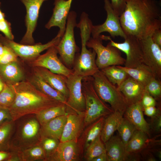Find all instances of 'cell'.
<instances>
[{"label":"cell","mask_w":161,"mask_h":161,"mask_svg":"<svg viewBox=\"0 0 161 161\" xmlns=\"http://www.w3.org/2000/svg\"><path fill=\"white\" fill-rule=\"evenodd\" d=\"M4 84L5 83L0 78V93L3 89Z\"/></svg>","instance_id":"obj_50"},{"label":"cell","mask_w":161,"mask_h":161,"mask_svg":"<svg viewBox=\"0 0 161 161\" xmlns=\"http://www.w3.org/2000/svg\"><path fill=\"white\" fill-rule=\"evenodd\" d=\"M1 2H0V20H2L5 19V15L1 9Z\"/></svg>","instance_id":"obj_49"},{"label":"cell","mask_w":161,"mask_h":161,"mask_svg":"<svg viewBox=\"0 0 161 161\" xmlns=\"http://www.w3.org/2000/svg\"><path fill=\"white\" fill-rule=\"evenodd\" d=\"M151 123H149L151 132L155 134H160L161 132V112L151 117Z\"/></svg>","instance_id":"obj_41"},{"label":"cell","mask_w":161,"mask_h":161,"mask_svg":"<svg viewBox=\"0 0 161 161\" xmlns=\"http://www.w3.org/2000/svg\"><path fill=\"white\" fill-rule=\"evenodd\" d=\"M16 95L11 85L5 83L0 93V108L8 109L15 100Z\"/></svg>","instance_id":"obj_36"},{"label":"cell","mask_w":161,"mask_h":161,"mask_svg":"<svg viewBox=\"0 0 161 161\" xmlns=\"http://www.w3.org/2000/svg\"><path fill=\"white\" fill-rule=\"evenodd\" d=\"M151 38L153 41L161 48V29L155 30L152 34Z\"/></svg>","instance_id":"obj_46"},{"label":"cell","mask_w":161,"mask_h":161,"mask_svg":"<svg viewBox=\"0 0 161 161\" xmlns=\"http://www.w3.org/2000/svg\"><path fill=\"white\" fill-rule=\"evenodd\" d=\"M26 80L42 93L53 99L66 104V98L60 92L53 88L38 74L33 71L32 74Z\"/></svg>","instance_id":"obj_26"},{"label":"cell","mask_w":161,"mask_h":161,"mask_svg":"<svg viewBox=\"0 0 161 161\" xmlns=\"http://www.w3.org/2000/svg\"><path fill=\"white\" fill-rule=\"evenodd\" d=\"M145 89L156 100L160 101L161 97V82L155 78L151 79L145 86Z\"/></svg>","instance_id":"obj_38"},{"label":"cell","mask_w":161,"mask_h":161,"mask_svg":"<svg viewBox=\"0 0 161 161\" xmlns=\"http://www.w3.org/2000/svg\"><path fill=\"white\" fill-rule=\"evenodd\" d=\"M0 78L7 84L13 85L26 79L18 61L7 64H0Z\"/></svg>","instance_id":"obj_24"},{"label":"cell","mask_w":161,"mask_h":161,"mask_svg":"<svg viewBox=\"0 0 161 161\" xmlns=\"http://www.w3.org/2000/svg\"><path fill=\"white\" fill-rule=\"evenodd\" d=\"M83 78L74 72L67 77L66 85L69 91V97L65 105L68 113H79L85 110V99L81 88Z\"/></svg>","instance_id":"obj_11"},{"label":"cell","mask_w":161,"mask_h":161,"mask_svg":"<svg viewBox=\"0 0 161 161\" xmlns=\"http://www.w3.org/2000/svg\"><path fill=\"white\" fill-rule=\"evenodd\" d=\"M55 46L49 47L45 53L40 54L29 63L32 67L44 68L53 73L68 77L73 72V70L66 67L58 58Z\"/></svg>","instance_id":"obj_13"},{"label":"cell","mask_w":161,"mask_h":161,"mask_svg":"<svg viewBox=\"0 0 161 161\" xmlns=\"http://www.w3.org/2000/svg\"><path fill=\"white\" fill-rule=\"evenodd\" d=\"M103 40H109L110 44L124 52L126 58L124 66L134 68L143 63V53L140 40L132 36L126 35L122 43H117L110 37L101 35Z\"/></svg>","instance_id":"obj_10"},{"label":"cell","mask_w":161,"mask_h":161,"mask_svg":"<svg viewBox=\"0 0 161 161\" xmlns=\"http://www.w3.org/2000/svg\"><path fill=\"white\" fill-rule=\"evenodd\" d=\"M126 0H111L112 6L116 13L120 16L124 11Z\"/></svg>","instance_id":"obj_42"},{"label":"cell","mask_w":161,"mask_h":161,"mask_svg":"<svg viewBox=\"0 0 161 161\" xmlns=\"http://www.w3.org/2000/svg\"><path fill=\"white\" fill-rule=\"evenodd\" d=\"M104 8L107 13V17L105 21L102 24L96 25H93L91 30L92 37H99L101 33L107 32L114 38L120 36L124 38L126 35L121 26L119 16L113 10L109 0H104Z\"/></svg>","instance_id":"obj_12"},{"label":"cell","mask_w":161,"mask_h":161,"mask_svg":"<svg viewBox=\"0 0 161 161\" xmlns=\"http://www.w3.org/2000/svg\"><path fill=\"white\" fill-rule=\"evenodd\" d=\"M20 161H45L44 151L38 143L21 151L16 153Z\"/></svg>","instance_id":"obj_32"},{"label":"cell","mask_w":161,"mask_h":161,"mask_svg":"<svg viewBox=\"0 0 161 161\" xmlns=\"http://www.w3.org/2000/svg\"><path fill=\"white\" fill-rule=\"evenodd\" d=\"M33 71L38 74L53 88L62 94L67 99L69 91L66 85L67 77L53 73L47 69L33 67Z\"/></svg>","instance_id":"obj_20"},{"label":"cell","mask_w":161,"mask_h":161,"mask_svg":"<svg viewBox=\"0 0 161 161\" xmlns=\"http://www.w3.org/2000/svg\"><path fill=\"white\" fill-rule=\"evenodd\" d=\"M65 104H60L45 109L35 114L41 126L57 117L68 114Z\"/></svg>","instance_id":"obj_30"},{"label":"cell","mask_w":161,"mask_h":161,"mask_svg":"<svg viewBox=\"0 0 161 161\" xmlns=\"http://www.w3.org/2000/svg\"><path fill=\"white\" fill-rule=\"evenodd\" d=\"M117 87L128 106L140 102L145 91L144 86L129 76Z\"/></svg>","instance_id":"obj_21"},{"label":"cell","mask_w":161,"mask_h":161,"mask_svg":"<svg viewBox=\"0 0 161 161\" xmlns=\"http://www.w3.org/2000/svg\"><path fill=\"white\" fill-rule=\"evenodd\" d=\"M15 127L9 151L17 153L38 144L41 139V125L35 114L24 116L14 121Z\"/></svg>","instance_id":"obj_4"},{"label":"cell","mask_w":161,"mask_h":161,"mask_svg":"<svg viewBox=\"0 0 161 161\" xmlns=\"http://www.w3.org/2000/svg\"><path fill=\"white\" fill-rule=\"evenodd\" d=\"M85 112L68 113L66 122L60 140V142L78 140L84 129Z\"/></svg>","instance_id":"obj_17"},{"label":"cell","mask_w":161,"mask_h":161,"mask_svg":"<svg viewBox=\"0 0 161 161\" xmlns=\"http://www.w3.org/2000/svg\"><path fill=\"white\" fill-rule=\"evenodd\" d=\"M105 117H100L83 130L77 141L81 154L97 137L100 136Z\"/></svg>","instance_id":"obj_23"},{"label":"cell","mask_w":161,"mask_h":161,"mask_svg":"<svg viewBox=\"0 0 161 161\" xmlns=\"http://www.w3.org/2000/svg\"><path fill=\"white\" fill-rule=\"evenodd\" d=\"M140 103L144 108L152 106H156V100L146 91L145 90L142 96Z\"/></svg>","instance_id":"obj_43"},{"label":"cell","mask_w":161,"mask_h":161,"mask_svg":"<svg viewBox=\"0 0 161 161\" xmlns=\"http://www.w3.org/2000/svg\"><path fill=\"white\" fill-rule=\"evenodd\" d=\"M117 66L125 71L129 76L145 86L151 79L156 78L150 68L144 63L132 68L119 65Z\"/></svg>","instance_id":"obj_27"},{"label":"cell","mask_w":161,"mask_h":161,"mask_svg":"<svg viewBox=\"0 0 161 161\" xmlns=\"http://www.w3.org/2000/svg\"><path fill=\"white\" fill-rule=\"evenodd\" d=\"M5 46L4 52L0 56V64H7L18 61V57L13 51L10 48Z\"/></svg>","instance_id":"obj_39"},{"label":"cell","mask_w":161,"mask_h":161,"mask_svg":"<svg viewBox=\"0 0 161 161\" xmlns=\"http://www.w3.org/2000/svg\"><path fill=\"white\" fill-rule=\"evenodd\" d=\"M5 46L0 42V56L2 55L5 50Z\"/></svg>","instance_id":"obj_48"},{"label":"cell","mask_w":161,"mask_h":161,"mask_svg":"<svg viewBox=\"0 0 161 161\" xmlns=\"http://www.w3.org/2000/svg\"><path fill=\"white\" fill-rule=\"evenodd\" d=\"M11 85L16 97L8 109L14 121L24 116L36 114L45 109L63 103L42 93L26 79Z\"/></svg>","instance_id":"obj_2"},{"label":"cell","mask_w":161,"mask_h":161,"mask_svg":"<svg viewBox=\"0 0 161 161\" xmlns=\"http://www.w3.org/2000/svg\"><path fill=\"white\" fill-rule=\"evenodd\" d=\"M126 35L140 40L161 29V9L156 0H126L125 10L119 16Z\"/></svg>","instance_id":"obj_1"},{"label":"cell","mask_w":161,"mask_h":161,"mask_svg":"<svg viewBox=\"0 0 161 161\" xmlns=\"http://www.w3.org/2000/svg\"><path fill=\"white\" fill-rule=\"evenodd\" d=\"M14 127V121L12 120L0 126V151H9L10 143Z\"/></svg>","instance_id":"obj_33"},{"label":"cell","mask_w":161,"mask_h":161,"mask_svg":"<svg viewBox=\"0 0 161 161\" xmlns=\"http://www.w3.org/2000/svg\"><path fill=\"white\" fill-rule=\"evenodd\" d=\"M0 31L2 32L4 36L7 38L13 40L14 36L12 32L11 24L5 19L0 20Z\"/></svg>","instance_id":"obj_40"},{"label":"cell","mask_w":161,"mask_h":161,"mask_svg":"<svg viewBox=\"0 0 161 161\" xmlns=\"http://www.w3.org/2000/svg\"><path fill=\"white\" fill-rule=\"evenodd\" d=\"M81 88L86 104L84 128L100 117H106L114 112L110 106L97 95L94 86L92 76L83 78Z\"/></svg>","instance_id":"obj_5"},{"label":"cell","mask_w":161,"mask_h":161,"mask_svg":"<svg viewBox=\"0 0 161 161\" xmlns=\"http://www.w3.org/2000/svg\"><path fill=\"white\" fill-rule=\"evenodd\" d=\"M10 120H12L8 109L0 108V126Z\"/></svg>","instance_id":"obj_44"},{"label":"cell","mask_w":161,"mask_h":161,"mask_svg":"<svg viewBox=\"0 0 161 161\" xmlns=\"http://www.w3.org/2000/svg\"><path fill=\"white\" fill-rule=\"evenodd\" d=\"M100 35L96 38L90 37L86 43L87 47L92 49L96 54L95 63L99 69L112 65H124L125 59L122 57L120 50L109 43L104 46Z\"/></svg>","instance_id":"obj_8"},{"label":"cell","mask_w":161,"mask_h":161,"mask_svg":"<svg viewBox=\"0 0 161 161\" xmlns=\"http://www.w3.org/2000/svg\"><path fill=\"white\" fill-rule=\"evenodd\" d=\"M48 0H20L26 11L25 18L26 30L20 43L29 45L35 44L33 34L37 26L40 10L43 3Z\"/></svg>","instance_id":"obj_14"},{"label":"cell","mask_w":161,"mask_h":161,"mask_svg":"<svg viewBox=\"0 0 161 161\" xmlns=\"http://www.w3.org/2000/svg\"><path fill=\"white\" fill-rule=\"evenodd\" d=\"M61 38L56 36L45 44L39 43L29 45L17 43L13 40H10L0 34V42L4 45L12 49L18 57L22 60L29 63L37 58L42 52L52 46H56Z\"/></svg>","instance_id":"obj_9"},{"label":"cell","mask_w":161,"mask_h":161,"mask_svg":"<svg viewBox=\"0 0 161 161\" xmlns=\"http://www.w3.org/2000/svg\"><path fill=\"white\" fill-rule=\"evenodd\" d=\"M123 117V114L117 112H114L105 117L100 135V139L104 144L117 130Z\"/></svg>","instance_id":"obj_28"},{"label":"cell","mask_w":161,"mask_h":161,"mask_svg":"<svg viewBox=\"0 0 161 161\" xmlns=\"http://www.w3.org/2000/svg\"><path fill=\"white\" fill-rule=\"evenodd\" d=\"M104 145L107 161H130L131 154L119 135L112 136Z\"/></svg>","instance_id":"obj_19"},{"label":"cell","mask_w":161,"mask_h":161,"mask_svg":"<svg viewBox=\"0 0 161 161\" xmlns=\"http://www.w3.org/2000/svg\"><path fill=\"white\" fill-rule=\"evenodd\" d=\"M106 152L104 144L99 136L84 151V158L86 161H92L95 157Z\"/></svg>","instance_id":"obj_34"},{"label":"cell","mask_w":161,"mask_h":161,"mask_svg":"<svg viewBox=\"0 0 161 161\" xmlns=\"http://www.w3.org/2000/svg\"><path fill=\"white\" fill-rule=\"evenodd\" d=\"M93 84L98 96L114 112L123 114L128 104L117 87L112 83L100 70L93 76Z\"/></svg>","instance_id":"obj_6"},{"label":"cell","mask_w":161,"mask_h":161,"mask_svg":"<svg viewBox=\"0 0 161 161\" xmlns=\"http://www.w3.org/2000/svg\"><path fill=\"white\" fill-rule=\"evenodd\" d=\"M144 114L148 116L152 117L160 112V108H157L156 106L147 107L143 108Z\"/></svg>","instance_id":"obj_45"},{"label":"cell","mask_w":161,"mask_h":161,"mask_svg":"<svg viewBox=\"0 0 161 161\" xmlns=\"http://www.w3.org/2000/svg\"><path fill=\"white\" fill-rule=\"evenodd\" d=\"M92 25L88 14L83 12L76 27L80 31L81 51L76 54L72 69L75 73L83 78L92 76L100 70L95 63V52L93 49H88L86 45L90 38Z\"/></svg>","instance_id":"obj_3"},{"label":"cell","mask_w":161,"mask_h":161,"mask_svg":"<svg viewBox=\"0 0 161 161\" xmlns=\"http://www.w3.org/2000/svg\"><path fill=\"white\" fill-rule=\"evenodd\" d=\"M77 13L69 12L67 20L65 30L58 44L55 46L60 59L67 67L72 68L75 57L79 48L76 44L74 29L77 27Z\"/></svg>","instance_id":"obj_7"},{"label":"cell","mask_w":161,"mask_h":161,"mask_svg":"<svg viewBox=\"0 0 161 161\" xmlns=\"http://www.w3.org/2000/svg\"><path fill=\"white\" fill-rule=\"evenodd\" d=\"M100 70L112 83L117 87L129 76L125 71L116 65L109 66Z\"/></svg>","instance_id":"obj_31"},{"label":"cell","mask_w":161,"mask_h":161,"mask_svg":"<svg viewBox=\"0 0 161 161\" xmlns=\"http://www.w3.org/2000/svg\"><path fill=\"white\" fill-rule=\"evenodd\" d=\"M73 0H55L53 13L45 27L49 30L57 27L59 30L56 35L61 38L66 29L67 20Z\"/></svg>","instance_id":"obj_16"},{"label":"cell","mask_w":161,"mask_h":161,"mask_svg":"<svg viewBox=\"0 0 161 161\" xmlns=\"http://www.w3.org/2000/svg\"><path fill=\"white\" fill-rule=\"evenodd\" d=\"M144 132L136 130L129 141L126 147L129 153L138 154L150 144V139Z\"/></svg>","instance_id":"obj_29"},{"label":"cell","mask_w":161,"mask_h":161,"mask_svg":"<svg viewBox=\"0 0 161 161\" xmlns=\"http://www.w3.org/2000/svg\"><path fill=\"white\" fill-rule=\"evenodd\" d=\"M60 142L59 140L49 137L41 139L38 144L43 148L46 156L45 161L54 153Z\"/></svg>","instance_id":"obj_37"},{"label":"cell","mask_w":161,"mask_h":161,"mask_svg":"<svg viewBox=\"0 0 161 161\" xmlns=\"http://www.w3.org/2000/svg\"><path fill=\"white\" fill-rule=\"evenodd\" d=\"M134 126L127 119L123 117L119 124L117 130L119 136L126 147L135 131Z\"/></svg>","instance_id":"obj_35"},{"label":"cell","mask_w":161,"mask_h":161,"mask_svg":"<svg viewBox=\"0 0 161 161\" xmlns=\"http://www.w3.org/2000/svg\"><path fill=\"white\" fill-rule=\"evenodd\" d=\"M143 63L148 66L156 78H161V48L152 41L151 35L140 40Z\"/></svg>","instance_id":"obj_15"},{"label":"cell","mask_w":161,"mask_h":161,"mask_svg":"<svg viewBox=\"0 0 161 161\" xmlns=\"http://www.w3.org/2000/svg\"><path fill=\"white\" fill-rule=\"evenodd\" d=\"M92 161H107L106 152L95 157Z\"/></svg>","instance_id":"obj_47"},{"label":"cell","mask_w":161,"mask_h":161,"mask_svg":"<svg viewBox=\"0 0 161 161\" xmlns=\"http://www.w3.org/2000/svg\"><path fill=\"white\" fill-rule=\"evenodd\" d=\"M80 155L77 142H60L56 151L47 161H76L79 160Z\"/></svg>","instance_id":"obj_18"},{"label":"cell","mask_w":161,"mask_h":161,"mask_svg":"<svg viewBox=\"0 0 161 161\" xmlns=\"http://www.w3.org/2000/svg\"><path fill=\"white\" fill-rule=\"evenodd\" d=\"M67 115L57 117L41 126V138L49 137L60 140L66 122Z\"/></svg>","instance_id":"obj_25"},{"label":"cell","mask_w":161,"mask_h":161,"mask_svg":"<svg viewBox=\"0 0 161 161\" xmlns=\"http://www.w3.org/2000/svg\"><path fill=\"white\" fill-rule=\"evenodd\" d=\"M143 112V108L140 101L128 106L123 117L131 122L137 129L144 132L148 137H150L149 124L145 119Z\"/></svg>","instance_id":"obj_22"}]
</instances>
